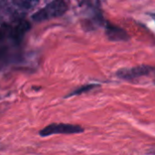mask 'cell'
<instances>
[{
  "instance_id": "cell-9",
  "label": "cell",
  "mask_w": 155,
  "mask_h": 155,
  "mask_svg": "<svg viewBox=\"0 0 155 155\" xmlns=\"http://www.w3.org/2000/svg\"><path fill=\"white\" fill-rule=\"evenodd\" d=\"M149 14V16L155 21V12H150V13H148Z\"/></svg>"
},
{
  "instance_id": "cell-5",
  "label": "cell",
  "mask_w": 155,
  "mask_h": 155,
  "mask_svg": "<svg viewBox=\"0 0 155 155\" xmlns=\"http://www.w3.org/2000/svg\"><path fill=\"white\" fill-rule=\"evenodd\" d=\"M105 32L108 38L111 41H128L130 39V36L123 28L110 23H106Z\"/></svg>"
},
{
  "instance_id": "cell-4",
  "label": "cell",
  "mask_w": 155,
  "mask_h": 155,
  "mask_svg": "<svg viewBox=\"0 0 155 155\" xmlns=\"http://www.w3.org/2000/svg\"><path fill=\"white\" fill-rule=\"evenodd\" d=\"M152 72H155V68L146 65L137 66L133 68H120L117 71L116 75L119 79L123 81H133L140 77L149 76Z\"/></svg>"
},
{
  "instance_id": "cell-8",
  "label": "cell",
  "mask_w": 155,
  "mask_h": 155,
  "mask_svg": "<svg viewBox=\"0 0 155 155\" xmlns=\"http://www.w3.org/2000/svg\"><path fill=\"white\" fill-rule=\"evenodd\" d=\"M82 3L86 6L92 8L94 9H99L101 5V0H81Z\"/></svg>"
},
{
  "instance_id": "cell-2",
  "label": "cell",
  "mask_w": 155,
  "mask_h": 155,
  "mask_svg": "<svg viewBox=\"0 0 155 155\" xmlns=\"http://www.w3.org/2000/svg\"><path fill=\"white\" fill-rule=\"evenodd\" d=\"M68 10V6L64 0H54L43 8L37 11L32 19L36 22H42L51 18L61 17Z\"/></svg>"
},
{
  "instance_id": "cell-3",
  "label": "cell",
  "mask_w": 155,
  "mask_h": 155,
  "mask_svg": "<svg viewBox=\"0 0 155 155\" xmlns=\"http://www.w3.org/2000/svg\"><path fill=\"white\" fill-rule=\"evenodd\" d=\"M84 131L81 126L68 123H52L39 131L41 137H48L55 134H77Z\"/></svg>"
},
{
  "instance_id": "cell-6",
  "label": "cell",
  "mask_w": 155,
  "mask_h": 155,
  "mask_svg": "<svg viewBox=\"0 0 155 155\" xmlns=\"http://www.w3.org/2000/svg\"><path fill=\"white\" fill-rule=\"evenodd\" d=\"M11 1L17 7L25 10H29L34 8L38 3V0H11Z\"/></svg>"
},
{
  "instance_id": "cell-1",
  "label": "cell",
  "mask_w": 155,
  "mask_h": 155,
  "mask_svg": "<svg viewBox=\"0 0 155 155\" xmlns=\"http://www.w3.org/2000/svg\"><path fill=\"white\" fill-rule=\"evenodd\" d=\"M29 28L30 24L23 19L16 20L11 24H3L0 27V40L8 38L19 42Z\"/></svg>"
},
{
  "instance_id": "cell-10",
  "label": "cell",
  "mask_w": 155,
  "mask_h": 155,
  "mask_svg": "<svg viewBox=\"0 0 155 155\" xmlns=\"http://www.w3.org/2000/svg\"><path fill=\"white\" fill-rule=\"evenodd\" d=\"M2 1H3V0H0V7H1V4H2Z\"/></svg>"
},
{
  "instance_id": "cell-11",
  "label": "cell",
  "mask_w": 155,
  "mask_h": 155,
  "mask_svg": "<svg viewBox=\"0 0 155 155\" xmlns=\"http://www.w3.org/2000/svg\"><path fill=\"white\" fill-rule=\"evenodd\" d=\"M153 83H154V85H155V76H154V79H153Z\"/></svg>"
},
{
  "instance_id": "cell-7",
  "label": "cell",
  "mask_w": 155,
  "mask_h": 155,
  "mask_svg": "<svg viewBox=\"0 0 155 155\" xmlns=\"http://www.w3.org/2000/svg\"><path fill=\"white\" fill-rule=\"evenodd\" d=\"M96 87H99L98 85H95V84H91V85H86V86H83V87H81V88H80V89H78L76 91H74L73 93H71L70 94V96L71 95H79V94H81V93H83V92H85V91H91V90H92V89H94V88H96Z\"/></svg>"
},
{
  "instance_id": "cell-12",
  "label": "cell",
  "mask_w": 155,
  "mask_h": 155,
  "mask_svg": "<svg viewBox=\"0 0 155 155\" xmlns=\"http://www.w3.org/2000/svg\"><path fill=\"white\" fill-rule=\"evenodd\" d=\"M151 153H155V150H152V151H150Z\"/></svg>"
}]
</instances>
